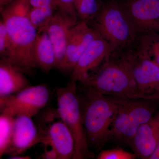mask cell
Returning a JSON list of instances; mask_svg holds the SVG:
<instances>
[{"label":"cell","instance_id":"cell-30","mask_svg":"<svg viewBox=\"0 0 159 159\" xmlns=\"http://www.w3.org/2000/svg\"><path fill=\"white\" fill-rule=\"evenodd\" d=\"M14 1L15 0H0V8L2 9Z\"/></svg>","mask_w":159,"mask_h":159},{"label":"cell","instance_id":"cell-5","mask_svg":"<svg viewBox=\"0 0 159 159\" xmlns=\"http://www.w3.org/2000/svg\"><path fill=\"white\" fill-rule=\"evenodd\" d=\"M57 112L74 137L75 152L74 159L90 157L83 120L82 110L76 91V82L71 80L67 85L56 89Z\"/></svg>","mask_w":159,"mask_h":159},{"label":"cell","instance_id":"cell-16","mask_svg":"<svg viewBox=\"0 0 159 159\" xmlns=\"http://www.w3.org/2000/svg\"><path fill=\"white\" fill-rule=\"evenodd\" d=\"M34 57L38 67L45 73L48 74L51 69L55 67V52L45 31H38L34 44Z\"/></svg>","mask_w":159,"mask_h":159},{"label":"cell","instance_id":"cell-29","mask_svg":"<svg viewBox=\"0 0 159 159\" xmlns=\"http://www.w3.org/2000/svg\"><path fill=\"white\" fill-rule=\"evenodd\" d=\"M149 159H159V142L157 145L156 148L155 149L152 154L149 157Z\"/></svg>","mask_w":159,"mask_h":159},{"label":"cell","instance_id":"cell-11","mask_svg":"<svg viewBox=\"0 0 159 159\" xmlns=\"http://www.w3.org/2000/svg\"><path fill=\"white\" fill-rule=\"evenodd\" d=\"M78 22L77 20L58 10L43 28L38 31H45L48 35L55 52L56 68L59 69L65 57L69 31Z\"/></svg>","mask_w":159,"mask_h":159},{"label":"cell","instance_id":"cell-21","mask_svg":"<svg viewBox=\"0 0 159 159\" xmlns=\"http://www.w3.org/2000/svg\"><path fill=\"white\" fill-rule=\"evenodd\" d=\"M57 9L54 7L31 8L28 16L31 24L37 31L42 29L47 25Z\"/></svg>","mask_w":159,"mask_h":159},{"label":"cell","instance_id":"cell-8","mask_svg":"<svg viewBox=\"0 0 159 159\" xmlns=\"http://www.w3.org/2000/svg\"><path fill=\"white\" fill-rule=\"evenodd\" d=\"M137 35L159 31V0H119Z\"/></svg>","mask_w":159,"mask_h":159},{"label":"cell","instance_id":"cell-17","mask_svg":"<svg viewBox=\"0 0 159 159\" xmlns=\"http://www.w3.org/2000/svg\"><path fill=\"white\" fill-rule=\"evenodd\" d=\"M110 97L117 105L118 110L128 115L139 126L148 122L153 117L152 108L145 102L139 101V99Z\"/></svg>","mask_w":159,"mask_h":159},{"label":"cell","instance_id":"cell-24","mask_svg":"<svg viewBox=\"0 0 159 159\" xmlns=\"http://www.w3.org/2000/svg\"><path fill=\"white\" fill-rule=\"evenodd\" d=\"M11 48V38L5 22L0 21V54L2 60H6L10 55Z\"/></svg>","mask_w":159,"mask_h":159},{"label":"cell","instance_id":"cell-10","mask_svg":"<svg viewBox=\"0 0 159 159\" xmlns=\"http://www.w3.org/2000/svg\"><path fill=\"white\" fill-rule=\"evenodd\" d=\"M99 36L86 21L79 22L71 28L67 41L65 57L59 69L65 72H72L88 46Z\"/></svg>","mask_w":159,"mask_h":159},{"label":"cell","instance_id":"cell-1","mask_svg":"<svg viewBox=\"0 0 159 159\" xmlns=\"http://www.w3.org/2000/svg\"><path fill=\"white\" fill-rule=\"evenodd\" d=\"M82 83L88 88L108 97L149 100L139 90L126 64L116 54H111L98 70Z\"/></svg>","mask_w":159,"mask_h":159},{"label":"cell","instance_id":"cell-23","mask_svg":"<svg viewBox=\"0 0 159 159\" xmlns=\"http://www.w3.org/2000/svg\"><path fill=\"white\" fill-rule=\"evenodd\" d=\"M30 9L29 0H15L1 9V14L27 16Z\"/></svg>","mask_w":159,"mask_h":159},{"label":"cell","instance_id":"cell-12","mask_svg":"<svg viewBox=\"0 0 159 159\" xmlns=\"http://www.w3.org/2000/svg\"><path fill=\"white\" fill-rule=\"evenodd\" d=\"M42 141V136L31 117L17 116L14 118L11 141L6 154L11 156L21 155Z\"/></svg>","mask_w":159,"mask_h":159},{"label":"cell","instance_id":"cell-27","mask_svg":"<svg viewBox=\"0 0 159 159\" xmlns=\"http://www.w3.org/2000/svg\"><path fill=\"white\" fill-rule=\"evenodd\" d=\"M29 3L31 8L54 7L57 9L55 0H29Z\"/></svg>","mask_w":159,"mask_h":159},{"label":"cell","instance_id":"cell-15","mask_svg":"<svg viewBox=\"0 0 159 159\" xmlns=\"http://www.w3.org/2000/svg\"><path fill=\"white\" fill-rule=\"evenodd\" d=\"M19 69L1 60L0 62V97L19 93L31 84Z\"/></svg>","mask_w":159,"mask_h":159},{"label":"cell","instance_id":"cell-4","mask_svg":"<svg viewBox=\"0 0 159 159\" xmlns=\"http://www.w3.org/2000/svg\"><path fill=\"white\" fill-rule=\"evenodd\" d=\"M11 42L10 55L3 60L15 66L24 73L31 74L37 68L34 57V46L37 29L27 16L2 15Z\"/></svg>","mask_w":159,"mask_h":159},{"label":"cell","instance_id":"cell-13","mask_svg":"<svg viewBox=\"0 0 159 159\" xmlns=\"http://www.w3.org/2000/svg\"><path fill=\"white\" fill-rule=\"evenodd\" d=\"M42 143L55 150L58 159L74 158L75 143L74 137L62 120L52 123L47 134L42 136Z\"/></svg>","mask_w":159,"mask_h":159},{"label":"cell","instance_id":"cell-19","mask_svg":"<svg viewBox=\"0 0 159 159\" xmlns=\"http://www.w3.org/2000/svg\"><path fill=\"white\" fill-rule=\"evenodd\" d=\"M149 32L137 36L134 48L140 54L159 66V34Z\"/></svg>","mask_w":159,"mask_h":159},{"label":"cell","instance_id":"cell-18","mask_svg":"<svg viewBox=\"0 0 159 159\" xmlns=\"http://www.w3.org/2000/svg\"><path fill=\"white\" fill-rule=\"evenodd\" d=\"M139 127L128 115L118 110L111 126V138L132 144Z\"/></svg>","mask_w":159,"mask_h":159},{"label":"cell","instance_id":"cell-3","mask_svg":"<svg viewBox=\"0 0 159 159\" xmlns=\"http://www.w3.org/2000/svg\"><path fill=\"white\" fill-rule=\"evenodd\" d=\"M88 89L82 110L84 126L89 146L99 148L111 138V126L118 107L110 97Z\"/></svg>","mask_w":159,"mask_h":159},{"label":"cell","instance_id":"cell-20","mask_svg":"<svg viewBox=\"0 0 159 159\" xmlns=\"http://www.w3.org/2000/svg\"><path fill=\"white\" fill-rule=\"evenodd\" d=\"M15 117L9 113L1 112L0 116V157L2 158L11 142Z\"/></svg>","mask_w":159,"mask_h":159},{"label":"cell","instance_id":"cell-22","mask_svg":"<svg viewBox=\"0 0 159 159\" xmlns=\"http://www.w3.org/2000/svg\"><path fill=\"white\" fill-rule=\"evenodd\" d=\"M102 5L99 0H76L75 8L78 17L88 21L95 16Z\"/></svg>","mask_w":159,"mask_h":159},{"label":"cell","instance_id":"cell-9","mask_svg":"<svg viewBox=\"0 0 159 159\" xmlns=\"http://www.w3.org/2000/svg\"><path fill=\"white\" fill-rule=\"evenodd\" d=\"M111 54L108 42L99 35L93 40L72 71L71 80L84 82L98 70Z\"/></svg>","mask_w":159,"mask_h":159},{"label":"cell","instance_id":"cell-2","mask_svg":"<svg viewBox=\"0 0 159 159\" xmlns=\"http://www.w3.org/2000/svg\"><path fill=\"white\" fill-rule=\"evenodd\" d=\"M87 22L108 42L111 54L131 48L135 44L138 35L119 0H109L102 4L97 14Z\"/></svg>","mask_w":159,"mask_h":159},{"label":"cell","instance_id":"cell-7","mask_svg":"<svg viewBox=\"0 0 159 159\" xmlns=\"http://www.w3.org/2000/svg\"><path fill=\"white\" fill-rule=\"evenodd\" d=\"M50 94L44 84L30 86L16 93L0 97L1 112L14 117L25 116L31 118L47 105Z\"/></svg>","mask_w":159,"mask_h":159},{"label":"cell","instance_id":"cell-14","mask_svg":"<svg viewBox=\"0 0 159 159\" xmlns=\"http://www.w3.org/2000/svg\"><path fill=\"white\" fill-rule=\"evenodd\" d=\"M159 142V114L139 126L132 142L137 155L148 159Z\"/></svg>","mask_w":159,"mask_h":159},{"label":"cell","instance_id":"cell-28","mask_svg":"<svg viewBox=\"0 0 159 159\" xmlns=\"http://www.w3.org/2000/svg\"><path fill=\"white\" fill-rule=\"evenodd\" d=\"M41 157L43 159H58L57 152L53 148L49 151L45 149L44 152L43 154Z\"/></svg>","mask_w":159,"mask_h":159},{"label":"cell","instance_id":"cell-31","mask_svg":"<svg viewBox=\"0 0 159 159\" xmlns=\"http://www.w3.org/2000/svg\"><path fill=\"white\" fill-rule=\"evenodd\" d=\"M9 159H30L31 157L29 156H22L21 155H16L11 156Z\"/></svg>","mask_w":159,"mask_h":159},{"label":"cell","instance_id":"cell-6","mask_svg":"<svg viewBox=\"0 0 159 159\" xmlns=\"http://www.w3.org/2000/svg\"><path fill=\"white\" fill-rule=\"evenodd\" d=\"M113 54L126 64L143 95L149 100L159 99V65L140 54L134 47Z\"/></svg>","mask_w":159,"mask_h":159},{"label":"cell","instance_id":"cell-25","mask_svg":"<svg viewBox=\"0 0 159 159\" xmlns=\"http://www.w3.org/2000/svg\"><path fill=\"white\" fill-rule=\"evenodd\" d=\"M136 154L128 152L122 148L107 149L100 152L98 159H134Z\"/></svg>","mask_w":159,"mask_h":159},{"label":"cell","instance_id":"cell-26","mask_svg":"<svg viewBox=\"0 0 159 159\" xmlns=\"http://www.w3.org/2000/svg\"><path fill=\"white\" fill-rule=\"evenodd\" d=\"M59 11L68 15L74 19L78 20L75 2L76 0H55Z\"/></svg>","mask_w":159,"mask_h":159}]
</instances>
